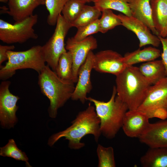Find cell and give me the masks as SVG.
<instances>
[{
	"mask_svg": "<svg viewBox=\"0 0 167 167\" xmlns=\"http://www.w3.org/2000/svg\"><path fill=\"white\" fill-rule=\"evenodd\" d=\"M89 134L93 135L97 142L101 134L99 118L95 107L90 103L85 109L78 113L71 126L51 135L48 143L52 146L60 139L64 137L68 140V147L70 149L78 150L85 146L84 143L81 141L82 139Z\"/></svg>",
	"mask_w": 167,
	"mask_h": 167,
	"instance_id": "obj_1",
	"label": "cell"
},
{
	"mask_svg": "<svg viewBox=\"0 0 167 167\" xmlns=\"http://www.w3.org/2000/svg\"><path fill=\"white\" fill-rule=\"evenodd\" d=\"M116 76L117 95L127 105L128 110L137 109L145 100L152 85L138 67L127 66Z\"/></svg>",
	"mask_w": 167,
	"mask_h": 167,
	"instance_id": "obj_2",
	"label": "cell"
},
{
	"mask_svg": "<svg viewBox=\"0 0 167 167\" xmlns=\"http://www.w3.org/2000/svg\"><path fill=\"white\" fill-rule=\"evenodd\" d=\"M74 83L72 80L59 77L47 65L38 74L41 91L50 101L48 112L50 118H55L58 109L71 98L75 88Z\"/></svg>",
	"mask_w": 167,
	"mask_h": 167,
	"instance_id": "obj_3",
	"label": "cell"
},
{
	"mask_svg": "<svg viewBox=\"0 0 167 167\" xmlns=\"http://www.w3.org/2000/svg\"><path fill=\"white\" fill-rule=\"evenodd\" d=\"M87 101L93 103L96 113L100 120L101 134L107 139L115 137L122 128L124 117L128 109L126 104L117 95L115 86L113 88L110 99L105 102L91 97H87Z\"/></svg>",
	"mask_w": 167,
	"mask_h": 167,
	"instance_id": "obj_4",
	"label": "cell"
},
{
	"mask_svg": "<svg viewBox=\"0 0 167 167\" xmlns=\"http://www.w3.org/2000/svg\"><path fill=\"white\" fill-rule=\"evenodd\" d=\"M7 55L5 65L0 67V79L3 81L12 77L18 70L30 69L39 74L46 65L40 45L24 51H9Z\"/></svg>",
	"mask_w": 167,
	"mask_h": 167,
	"instance_id": "obj_5",
	"label": "cell"
},
{
	"mask_svg": "<svg viewBox=\"0 0 167 167\" xmlns=\"http://www.w3.org/2000/svg\"><path fill=\"white\" fill-rule=\"evenodd\" d=\"M54 32L51 37L43 46L41 50L45 62L55 71L59 57L67 52L65 39L71 28V24L67 21L60 14L58 18Z\"/></svg>",
	"mask_w": 167,
	"mask_h": 167,
	"instance_id": "obj_6",
	"label": "cell"
},
{
	"mask_svg": "<svg viewBox=\"0 0 167 167\" xmlns=\"http://www.w3.org/2000/svg\"><path fill=\"white\" fill-rule=\"evenodd\" d=\"M38 16L33 15L13 24L0 19V40L7 44H22L30 39H36L37 35L33 27L37 22Z\"/></svg>",
	"mask_w": 167,
	"mask_h": 167,
	"instance_id": "obj_7",
	"label": "cell"
},
{
	"mask_svg": "<svg viewBox=\"0 0 167 167\" xmlns=\"http://www.w3.org/2000/svg\"><path fill=\"white\" fill-rule=\"evenodd\" d=\"M137 109L150 118H167V77L150 87L145 100Z\"/></svg>",
	"mask_w": 167,
	"mask_h": 167,
	"instance_id": "obj_8",
	"label": "cell"
},
{
	"mask_svg": "<svg viewBox=\"0 0 167 167\" xmlns=\"http://www.w3.org/2000/svg\"><path fill=\"white\" fill-rule=\"evenodd\" d=\"M11 82L3 80L0 85V122L3 128L14 127L18 121L16 112L19 106L16 105L20 98L11 92Z\"/></svg>",
	"mask_w": 167,
	"mask_h": 167,
	"instance_id": "obj_9",
	"label": "cell"
},
{
	"mask_svg": "<svg viewBox=\"0 0 167 167\" xmlns=\"http://www.w3.org/2000/svg\"><path fill=\"white\" fill-rule=\"evenodd\" d=\"M98 45L96 39L90 36L79 41L73 37L68 38L65 47L71 55L73 60V81L77 83L79 70L84 62L89 52L96 49Z\"/></svg>",
	"mask_w": 167,
	"mask_h": 167,
	"instance_id": "obj_10",
	"label": "cell"
},
{
	"mask_svg": "<svg viewBox=\"0 0 167 167\" xmlns=\"http://www.w3.org/2000/svg\"><path fill=\"white\" fill-rule=\"evenodd\" d=\"M126 66L123 57L115 51L106 50L95 54L93 69L97 72L116 76Z\"/></svg>",
	"mask_w": 167,
	"mask_h": 167,
	"instance_id": "obj_11",
	"label": "cell"
},
{
	"mask_svg": "<svg viewBox=\"0 0 167 167\" xmlns=\"http://www.w3.org/2000/svg\"><path fill=\"white\" fill-rule=\"evenodd\" d=\"M118 16L122 25L134 32L139 41V46L141 48L147 45L158 47L161 43L158 36L152 33L148 26L143 22L132 16L120 14Z\"/></svg>",
	"mask_w": 167,
	"mask_h": 167,
	"instance_id": "obj_12",
	"label": "cell"
},
{
	"mask_svg": "<svg viewBox=\"0 0 167 167\" xmlns=\"http://www.w3.org/2000/svg\"><path fill=\"white\" fill-rule=\"evenodd\" d=\"M94 57L95 54L92 51H90L79 68L77 84L71 97L73 101L79 100L83 104L87 101V94L92 88L91 74L93 69Z\"/></svg>",
	"mask_w": 167,
	"mask_h": 167,
	"instance_id": "obj_13",
	"label": "cell"
},
{
	"mask_svg": "<svg viewBox=\"0 0 167 167\" xmlns=\"http://www.w3.org/2000/svg\"><path fill=\"white\" fill-rule=\"evenodd\" d=\"M150 119L145 113L138 109L128 110L124 117L122 128L127 136L139 138L149 126Z\"/></svg>",
	"mask_w": 167,
	"mask_h": 167,
	"instance_id": "obj_14",
	"label": "cell"
},
{
	"mask_svg": "<svg viewBox=\"0 0 167 167\" xmlns=\"http://www.w3.org/2000/svg\"><path fill=\"white\" fill-rule=\"evenodd\" d=\"M138 138L149 148H167V119L150 123Z\"/></svg>",
	"mask_w": 167,
	"mask_h": 167,
	"instance_id": "obj_15",
	"label": "cell"
},
{
	"mask_svg": "<svg viewBox=\"0 0 167 167\" xmlns=\"http://www.w3.org/2000/svg\"><path fill=\"white\" fill-rule=\"evenodd\" d=\"M45 0H8L7 13L15 22H20L33 15L38 6L45 5Z\"/></svg>",
	"mask_w": 167,
	"mask_h": 167,
	"instance_id": "obj_16",
	"label": "cell"
},
{
	"mask_svg": "<svg viewBox=\"0 0 167 167\" xmlns=\"http://www.w3.org/2000/svg\"><path fill=\"white\" fill-rule=\"evenodd\" d=\"M150 0H129V5L132 15L145 24L153 34L158 36L152 20Z\"/></svg>",
	"mask_w": 167,
	"mask_h": 167,
	"instance_id": "obj_17",
	"label": "cell"
},
{
	"mask_svg": "<svg viewBox=\"0 0 167 167\" xmlns=\"http://www.w3.org/2000/svg\"><path fill=\"white\" fill-rule=\"evenodd\" d=\"M150 4L154 26L162 37L167 25V0H151Z\"/></svg>",
	"mask_w": 167,
	"mask_h": 167,
	"instance_id": "obj_18",
	"label": "cell"
},
{
	"mask_svg": "<svg viewBox=\"0 0 167 167\" xmlns=\"http://www.w3.org/2000/svg\"><path fill=\"white\" fill-rule=\"evenodd\" d=\"M161 54L159 49L150 46L126 53L123 56V60L126 66H133L140 62L155 60L161 56Z\"/></svg>",
	"mask_w": 167,
	"mask_h": 167,
	"instance_id": "obj_19",
	"label": "cell"
},
{
	"mask_svg": "<svg viewBox=\"0 0 167 167\" xmlns=\"http://www.w3.org/2000/svg\"><path fill=\"white\" fill-rule=\"evenodd\" d=\"M140 162L143 167H167V148H149Z\"/></svg>",
	"mask_w": 167,
	"mask_h": 167,
	"instance_id": "obj_20",
	"label": "cell"
},
{
	"mask_svg": "<svg viewBox=\"0 0 167 167\" xmlns=\"http://www.w3.org/2000/svg\"><path fill=\"white\" fill-rule=\"evenodd\" d=\"M142 75L152 85L167 77L162 60L146 62L139 67Z\"/></svg>",
	"mask_w": 167,
	"mask_h": 167,
	"instance_id": "obj_21",
	"label": "cell"
},
{
	"mask_svg": "<svg viewBox=\"0 0 167 167\" xmlns=\"http://www.w3.org/2000/svg\"><path fill=\"white\" fill-rule=\"evenodd\" d=\"M102 12L95 6L85 5L81 12L71 24L72 27L78 28L91 23L99 19Z\"/></svg>",
	"mask_w": 167,
	"mask_h": 167,
	"instance_id": "obj_22",
	"label": "cell"
},
{
	"mask_svg": "<svg viewBox=\"0 0 167 167\" xmlns=\"http://www.w3.org/2000/svg\"><path fill=\"white\" fill-rule=\"evenodd\" d=\"M129 0H92L95 6L102 11L106 9L114 10L125 15L131 16Z\"/></svg>",
	"mask_w": 167,
	"mask_h": 167,
	"instance_id": "obj_23",
	"label": "cell"
},
{
	"mask_svg": "<svg viewBox=\"0 0 167 167\" xmlns=\"http://www.w3.org/2000/svg\"><path fill=\"white\" fill-rule=\"evenodd\" d=\"M72 66V57L70 52L67 51L59 57L54 71L60 78L73 81Z\"/></svg>",
	"mask_w": 167,
	"mask_h": 167,
	"instance_id": "obj_24",
	"label": "cell"
},
{
	"mask_svg": "<svg viewBox=\"0 0 167 167\" xmlns=\"http://www.w3.org/2000/svg\"><path fill=\"white\" fill-rule=\"evenodd\" d=\"M86 3L85 0H68L62 11V16L71 24L78 16Z\"/></svg>",
	"mask_w": 167,
	"mask_h": 167,
	"instance_id": "obj_25",
	"label": "cell"
},
{
	"mask_svg": "<svg viewBox=\"0 0 167 167\" xmlns=\"http://www.w3.org/2000/svg\"><path fill=\"white\" fill-rule=\"evenodd\" d=\"M0 155L4 157H11L17 161H24L27 166H31L25 153L18 148L13 139H10L5 146L0 148Z\"/></svg>",
	"mask_w": 167,
	"mask_h": 167,
	"instance_id": "obj_26",
	"label": "cell"
},
{
	"mask_svg": "<svg viewBox=\"0 0 167 167\" xmlns=\"http://www.w3.org/2000/svg\"><path fill=\"white\" fill-rule=\"evenodd\" d=\"M100 32L105 33L116 27L122 25L121 21L117 15L111 9H106L102 11L101 16L99 19Z\"/></svg>",
	"mask_w": 167,
	"mask_h": 167,
	"instance_id": "obj_27",
	"label": "cell"
},
{
	"mask_svg": "<svg viewBox=\"0 0 167 167\" xmlns=\"http://www.w3.org/2000/svg\"><path fill=\"white\" fill-rule=\"evenodd\" d=\"M68 0H45V4L49 12L47 18L48 24L51 26L56 25L58 17Z\"/></svg>",
	"mask_w": 167,
	"mask_h": 167,
	"instance_id": "obj_28",
	"label": "cell"
},
{
	"mask_svg": "<svg viewBox=\"0 0 167 167\" xmlns=\"http://www.w3.org/2000/svg\"><path fill=\"white\" fill-rule=\"evenodd\" d=\"M98 167H115L114 150L111 147H105L98 144L96 149Z\"/></svg>",
	"mask_w": 167,
	"mask_h": 167,
	"instance_id": "obj_29",
	"label": "cell"
},
{
	"mask_svg": "<svg viewBox=\"0 0 167 167\" xmlns=\"http://www.w3.org/2000/svg\"><path fill=\"white\" fill-rule=\"evenodd\" d=\"M77 28V32L73 37L76 41L82 40L92 34L100 31L99 19Z\"/></svg>",
	"mask_w": 167,
	"mask_h": 167,
	"instance_id": "obj_30",
	"label": "cell"
},
{
	"mask_svg": "<svg viewBox=\"0 0 167 167\" xmlns=\"http://www.w3.org/2000/svg\"><path fill=\"white\" fill-rule=\"evenodd\" d=\"M162 46V52L161 54V60L165 68L167 77V37L158 36Z\"/></svg>",
	"mask_w": 167,
	"mask_h": 167,
	"instance_id": "obj_31",
	"label": "cell"
},
{
	"mask_svg": "<svg viewBox=\"0 0 167 167\" xmlns=\"http://www.w3.org/2000/svg\"><path fill=\"white\" fill-rule=\"evenodd\" d=\"M15 49L14 45H0V67L2 63L8 60L7 52L13 50Z\"/></svg>",
	"mask_w": 167,
	"mask_h": 167,
	"instance_id": "obj_32",
	"label": "cell"
},
{
	"mask_svg": "<svg viewBox=\"0 0 167 167\" xmlns=\"http://www.w3.org/2000/svg\"><path fill=\"white\" fill-rule=\"evenodd\" d=\"M167 36V25L162 37H166Z\"/></svg>",
	"mask_w": 167,
	"mask_h": 167,
	"instance_id": "obj_33",
	"label": "cell"
},
{
	"mask_svg": "<svg viewBox=\"0 0 167 167\" xmlns=\"http://www.w3.org/2000/svg\"><path fill=\"white\" fill-rule=\"evenodd\" d=\"M8 0H0V2H8Z\"/></svg>",
	"mask_w": 167,
	"mask_h": 167,
	"instance_id": "obj_34",
	"label": "cell"
},
{
	"mask_svg": "<svg viewBox=\"0 0 167 167\" xmlns=\"http://www.w3.org/2000/svg\"><path fill=\"white\" fill-rule=\"evenodd\" d=\"M87 2H92V0H85Z\"/></svg>",
	"mask_w": 167,
	"mask_h": 167,
	"instance_id": "obj_35",
	"label": "cell"
},
{
	"mask_svg": "<svg viewBox=\"0 0 167 167\" xmlns=\"http://www.w3.org/2000/svg\"></svg>",
	"mask_w": 167,
	"mask_h": 167,
	"instance_id": "obj_36",
	"label": "cell"
}]
</instances>
